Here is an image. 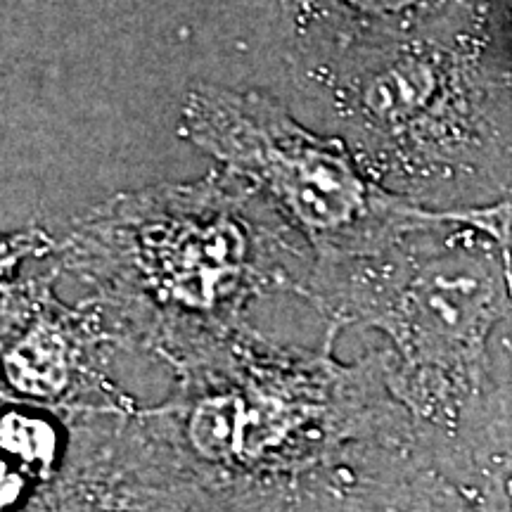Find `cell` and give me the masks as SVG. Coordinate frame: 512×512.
<instances>
[{
    "mask_svg": "<svg viewBox=\"0 0 512 512\" xmlns=\"http://www.w3.org/2000/svg\"><path fill=\"white\" fill-rule=\"evenodd\" d=\"M233 176L128 192L55 242L62 271L110 306L136 354L174 368L247 325V306L302 294L299 249Z\"/></svg>",
    "mask_w": 512,
    "mask_h": 512,
    "instance_id": "1",
    "label": "cell"
},
{
    "mask_svg": "<svg viewBox=\"0 0 512 512\" xmlns=\"http://www.w3.org/2000/svg\"><path fill=\"white\" fill-rule=\"evenodd\" d=\"M335 337L304 349L242 325L176 363L174 389L147 418L192 470L254 486H294L354 441L418 430L382 347L347 363L332 354Z\"/></svg>",
    "mask_w": 512,
    "mask_h": 512,
    "instance_id": "2",
    "label": "cell"
},
{
    "mask_svg": "<svg viewBox=\"0 0 512 512\" xmlns=\"http://www.w3.org/2000/svg\"><path fill=\"white\" fill-rule=\"evenodd\" d=\"M299 297L335 335L375 330L396 399L422 430H451L494 387L489 342L512 313V200L373 256L313 264Z\"/></svg>",
    "mask_w": 512,
    "mask_h": 512,
    "instance_id": "3",
    "label": "cell"
},
{
    "mask_svg": "<svg viewBox=\"0 0 512 512\" xmlns=\"http://www.w3.org/2000/svg\"><path fill=\"white\" fill-rule=\"evenodd\" d=\"M183 133L302 235L313 264L373 256L479 209H430L384 188L339 140L311 133L261 93L197 86L185 98Z\"/></svg>",
    "mask_w": 512,
    "mask_h": 512,
    "instance_id": "4",
    "label": "cell"
},
{
    "mask_svg": "<svg viewBox=\"0 0 512 512\" xmlns=\"http://www.w3.org/2000/svg\"><path fill=\"white\" fill-rule=\"evenodd\" d=\"M486 29L330 53V105L401 178L484 174L503 157Z\"/></svg>",
    "mask_w": 512,
    "mask_h": 512,
    "instance_id": "5",
    "label": "cell"
},
{
    "mask_svg": "<svg viewBox=\"0 0 512 512\" xmlns=\"http://www.w3.org/2000/svg\"><path fill=\"white\" fill-rule=\"evenodd\" d=\"M3 264V366L12 399L57 415L131 399L110 375L114 356L133 354L110 306L95 294L76 306L60 302L57 256L48 271L29 273L17 238Z\"/></svg>",
    "mask_w": 512,
    "mask_h": 512,
    "instance_id": "6",
    "label": "cell"
},
{
    "mask_svg": "<svg viewBox=\"0 0 512 512\" xmlns=\"http://www.w3.org/2000/svg\"><path fill=\"white\" fill-rule=\"evenodd\" d=\"M297 512H475L439 470L422 427L354 441L292 486Z\"/></svg>",
    "mask_w": 512,
    "mask_h": 512,
    "instance_id": "7",
    "label": "cell"
},
{
    "mask_svg": "<svg viewBox=\"0 0 512 512\" xmlns=\"http://www.w3.org/2000/svg\"><path fill=\"white\" fill-rule=\"evenodd\" d=\"M299 34L328 53L484 31L505 0H292Z\"/></svg>",
    "mask_w": 512,
    "mask_h": 512,
    "instance_id": "8",
    "label": "cell"
},
{
    "mask_svg": "<svg viewBox=\"0 0 512 512\" xmlns=\"http://www.w3.org/2000/svg\"><path fill=\"white\" fill-rule=\"evenodd\" d=\"M425 441L472 510L512 512V380L494 382L451 430H425Z\"/></svg>",
    "mask_w": 512,
    "mask_h": 512,
    "instance_id": "9",
    "label": "cell"
},
{
    "mask_svg": "<svg viewBox=\"0 0 512 512\" xmlns=\"http://www.w3.org/2000/svg\"><path fill=\"white\" fill-rule=\"evenodd\" d=\"M67 446L69 432L60 415L36 403L5 396L0 411L3 512H15L60 475Z\"/></svg>",
    "mask_w": 512,
    "mask_h": 512,
    "instance_id": "10",
    "label": "cell"
},
{
    "mask_svg": "<svg viewBox=\"0 0 512 512\" xmlns=\"http://www.w3.org/2000/svg\"><path fill=\"white\" fill-rule=\"evenodd\" d=\"M183 512H297L292 486L207 484Z\"/></svg>",
    "mask_w": 512,
    "mask_h": 512,
    "instance_id": "11",
    "label": "cell"
},
{
    "mask_svg": "<svg viewBox=\"0 0 512 512\" xmlns=\"http://www.w3.org/2000/svg\"><path fill=\"white\" fill-rule=\"evenodd\" d=\"M503 349H505V354H508V358H510V366H512V330L508 332V337H505Z\"/></svg>",
    "mask_w": 512,
    "mask_h": 512,
    "instance_id": "12",
    "label": "cell"
}]
</instances>
